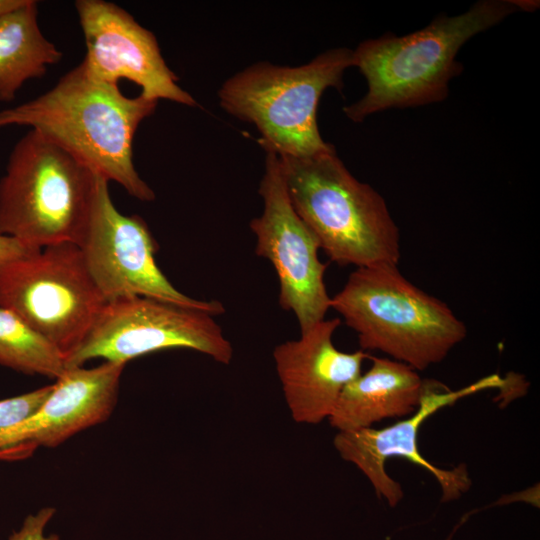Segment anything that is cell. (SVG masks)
<instances>
[{"label": "cell", "mask_w": 540, "mask_h": 540, "mask_svg": "<svg viewBox=\"0 0 540 540\" xmlns=\"http://www.w3.org/2000/svg\"><path fill=\"white\" fill-rule=\"evenodd\" d=\"M105 303L73 243L43 247L0 270V307L52 343L65 365Z\"/></svg>", "instance_id": "7"}, {"label": "cell", "mask_w": 540, "mask_h": 540, "mask_svg": "<svg viewBox=\"0 0 540 540\" xmlns=\"http://www.w3.org/2000/svg\"><path fill=\"white\" fill-rule=\"evenodd\" d=\"M266 153L259 186L264 208L251 220L250 229L257 238L256 254L268 259L276 271L280 306L295 314L304 332L324 320L330 309L324 282L327 264L318 257L317 238L292 206L279 156Z\"/></svg>", "instance_id": "10"}, {"label": "cell", "mask_w": 540, "mask_h": 540, "mask_svg": "<svg viewBox=\"0 0 540 540\" xmlns=\"http://www.w3.org/2000/svg\"><path fill=\"white\" fill-rule=\"evenodd\" d=\"M40 249L0 234V270L9 263L30 256Z\"/></svg>", "instance_id": "20"}, {"label": "cell", "mask_w": 540, "mask_h": 540, "mask_svg": "<svg viewBox=\"0 0 540 540\" xmlns=\"http://www.w3.org/2000/svg\"><path fill=\"white\" fill-rule=\"evenodd\" d=\"M98 174L30 129L14 145L0 179V234L29 246H79Z\"/></svg>", "instance_id": "5"}, {"label": "cell", "mask_w": 540, "mask_h": 540, "mask_svg": "<svg viewBox=\"0 0 540 540\" xmlns=\"http://www.w3.org/2000/svg\"><path fill=\"white\" fill-rule=\"evenodd\" d=\"M371 367L347 384L329 416L340 431L373 427L390 418L413 414L421 401L426 382L412 367L370 355Z\"/></svg>", "instance_id": "15"}, {"label": "cell", "mask_w": 540, "mask_h": 540, "mask_svg": "<svg viewBox=\"0 0 540 540\" xmlns=\"http://www.w3.org/2000/svg\"><path fill=\"white\" fill-rule=\"evenodd\" d=\"M353 50L335 48L296 67L257 62L218 90L221 107L256 126L260 144L278 156L304 157L335 149L320 135L317 109L324 91L341 90Z\"/></svg>", "instance_id": "6"}, {"label": "cell", "mask_w": 540, "mask_h": 540, "mask_svg": "<svg viewBox=\"0 0 540 540\" xmlns=\"http://www.w3.org/2000/svg\"><path fill=\"white\" fill-rule=\"evenodd\" d=\"M213 317L149 297L108 301L85 339L67 358L66 369L96 358L126 365L145 354L175 348L195 350L228 365L233 347Z\"/></svg>", "instance_id": "8"}, {"label": "cell", "mask_w": 540, "mask_h": 540, "mask_svg": "<svg viewBox=\"0 0 540 540\" xmlns=\"http://www.w3.org/2000/svg\"><path fill=\"white\" fill-rule=\"evenodd\" d=\"M25 0H0V16L18 8Z\"/></svg>", "instance_id": "21"}, {"label": "cell", "mask_w": 540, "mask_h": 540, "mask_svg": "<svg viewBox=\"0 0 540 540\" xmlns=\"http://www.w3.org/2000/svg\"><path fill=\"white\" fill-rule=\"evenodd\" d=\"M157 103L125 96L118 85L91 78L80 63L42 95L1 110L0 128L28 126L132 197L152 201L155 193L134 166L133 141Z\"/></svg>", "instance_id": "1"}, {"label": "cell", "mask_w": 540, "mask_h": 540, "mask_svg": "<svg viewBox=\"0 0 540 540\" xmlns=\"http://www.w3.org/2000/svg\"><path fill=\"white\" fill-rule=\"evenodd\" d=\"M124 368L105 361L93 368L66 369L34 413L0 432V461L27 459L40 447H56L106 421L116 405Z\"/></svg>", "instance_id": "13"}, {"label": "cell", "mask_w": 540, "mask_h": 540, "mask_svg": "<svg viewBox=\"0 0 540 540\" xmlns=\"http://www.w3.org/2000/svg\"><path fill=\"white\" fill-rule=\"evenodd\" d=\"M279 158L292 206L330 261L356 267L398 265L400 231L385 199L357 180L335 149Z\"/></svg>", "instance_id": "4"}, {"label": "cell", "mask_w": 540, "mask_h": 540, "mask_svg": "<svg viewBox=\"0 0 540 540\" xmlns=\"http://www.w3.org/2000/svg\"><path fill=\"white\" fill-rule=\"evenodd\" d=\"M0 364L55 380L66 370L61 352L14 312L0 307Z\"/></svg>", "instance_id": "17"}, {"label": "cell", "mask_w": 540, "mask_h": 540, "mask_svg": "<svg viewBox=\"0 0 540 540\" xmlns=\"http://www.w3.org/2000/svg\"><path fill=\"white\" fill-rule=\"evenodd\" d=\"M505 384L498 374L490 375L456 391L442 383L427 380L417 410L384 428H362L337 432L333 444L340 457L355 465L371 483L378 498L395 507L404 496L401 484L385 469L388 459L404 458L425 469L441 489V501L450 502L466 493L472 481L465 464L443 469L428 461L419 451L418 434L422 424L433 414L453 405L463 397Z\"/></svg>", "instance_id": "11"}, {"label": "cell", "mask_w": 540, "mask_h": 540, "mask_svg": "<svg viewBox=\"0 0 540 540\" xmlns=\"http://www.w3.org/2000/svg\"><path fill=\"white\" fill-rule=\"evenodd\" d=\"M75 8L86 54L81 64L100 82H134L140 96L195 107L194 97L178 85V76L166 64L155 35L126 10L104 0H78Z\"/></svg>", "instance_id": "12"}, {"label": "cell", "mask_w": 540, "mask_h": 540, "mask_svg": "<svg viewBox=\"0 0 540 540\" xmlns=\"http://www.w3.org/2000/svg\"><path fill=\"white\" fill-rule=\"evenodd\" d=\"M340 323L339 318L324 319L273 351L284 398L297 423L319 424L329 418L344 387L370 357L363 350L344 352L334 346Z\"/></svg>", "instance_id": "14"}, {"label": "cell", "mask_w": 540, "mask_h": 540, "mask_svg": "<svg viewBox=\"0 0 540 540\" xmlns=\"http://www.w3.org/2000/svg\"><path fill=\"white\" fill-rule=\"evenodd\" d=\"M55 512L53 507H44L37 513L28 515L20 530L12 533L9 540H60L56 534L46 535L44 532Z\"/></svg>", "instance_id": "19"}, {"label": "cell", "mask_w": 540, "mask_h": 540, "mask_svg": "<svg viewBox=\"0 0 540 540\" xmlns=\"http://www.w3.org/2000/svg\"><path fill=\"white\" fill-rule=\"evenodd\" d=\"M52 389L53 384L0 400V432L34 413L47 399Z\"/></svg>", "instance_id": "18"}, {"label": "cell", "mask_w": 540, "mask_h": 540, "mask_svg": "<svg viewBox=\"0 0 540 540\" xmlns=\"http://www.w3.org/2000/svg\"><path fill=\"white\" fill-rule=\"evenodd\" d=\"M515 1L483 0L455 16H439L426 27L396 36L367 39L353 50V67L367 81L366 94L343 112L353 122L391 108L443 101L449 82L463 71L460 48L514 12Z\"/></svg>", "instance_id": "2"}, {"label": "cell", "mask_w": 540, "mask_h": 540, "mask_svg": "<svg viewBox=\"0 0 540 540\" xmlns=\"http://www.w3.org/2000/svg\"><path fill=\"white\" fill-rule=\"evenodd\" d=\"M330 309L356 332L360 350L381 351L416 371L443 361L467 336L450 307L410 282L397 264L357 267Z\"/></svg>", "instance_id": "3"}, {"label": "cell", "mask_w": 540, "mask_h": 540, "mask_svg": "<svg viewBox=\"0 0 540 540\" xmlns=\"http://www.w3.org/2000/svg\"><path fill=\"white\" fill-rule=\"evenodd\" d=\"M62 53L42 33L38 4L25 0L18 8L0 16V101L14 100L22 85L43 77Z\"/></svg>", "instance_id": "16"}, {"label": "cell", "mask_w": 540, "mask_h": 540, "mask_svg": "<svg viewBox=\"0 0 540 540\" xmlns=\"http://www.w3.org/2000/svg\"><path fill=\"white\" fill-rule=\"evenodd\" d=\"M109 181L98 174L89 222L79 244L85 265L106 302L149 297L205 311L224 312L217 300L193 299L178 291L156 264V242L138 215H124L114 205Z\"/></svg>", "instance_id": "9"}]
</instances>
